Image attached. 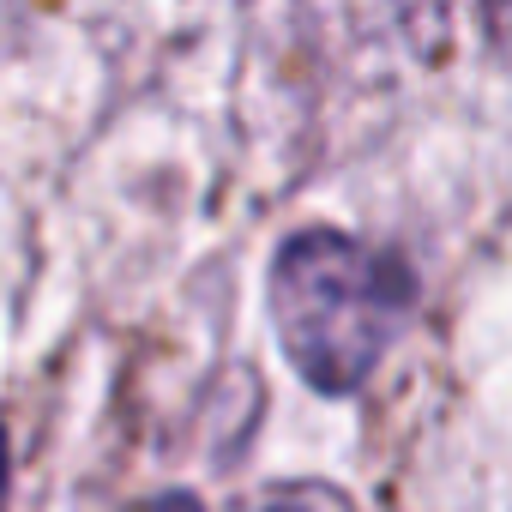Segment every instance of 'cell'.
Returning <instances> with one entry per match:
<instances>
[{"label": "cell", "mask_w": 512, "mask_h": 512, "mask_svg": "<svg viewBox=\"0 0 512 512\" xmlns=\"http://www.w3.org/2000/svg\"><path fill=\"white\" fill-rule=\"evenodd\" d=\"M7 476H13V446H7V428H0V506H7Z\"/></svg>", "instance_id": "4"}, {"label": "cell", "mask_w": 512, "mask_h": 512, "mask_svg": "<svg viewBox=\"0 0 512 512\" xmlns=\"http://www.w3.org/2000/svg\"><path fill=\"white\" fill-rule=\"evenodd\" d=\"M133 512H199V500H193V494H157V500H145V506H133Z\"/></svg>", "instance_id": "3"}, {"label": "cell", "mask_w": 512, "mask_h": 512, "mask_svg": "<svg viewBox=\"0 0 512 512\" xmlns=\"http://www.w3.org/2000/svg\"><path fill=\"white\" fill-rule=\"evenodd\" d=\"M266 302L290 368L314 392L350 398L404 338L416 314V272L392 247L344 229H302L278 247Z\"/></svg>", "instance_id": "1"}, {"label": "cell", "mask_w": 512, "mask_h": 512, "mask_svg": "<svg viewBox=\"0 0 512 512\" xmlns=\"http://www.w3.org/2000/svg\"><path fill=\"white\" fill-rule=\"evenodd\" d=\"M260 512H356L332 482H290V488H278Z\"/></svg>", "instance_id": "2"}, {"label": "cell", "mask_w": 512, "mask_h": 512, "mask_svg": "<svg viewBox=\"0 0 512 512\" xmlns=\"http://www.w3.org/2000/svg\"><path fill=\"white\" fill-rule=\"evenodd\" d=\"M500 25H512V13H500Z\"/></svg>", "instance_id": "5"}]
</instances>
